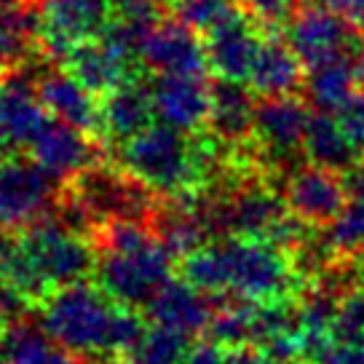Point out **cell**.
Wrapping results in <instances>:
<instances>
[{
  "label": "cell",
  "mask_w": 364,
  "mask_h": 364,
  "mask_svg": "<svg viewBox=\"0 0 364 364\" xmlns=\"http://www.w3.org/2000/svg\"><path fill=\"white\" fill-rule=\"evenodd\" d=\"M185 279L209 295L233 292L236 297L265 303L284 300L297 292V262L284 247L268 239L223 236L182 257Z\"/></svg>",
  "instance_id": "6da1fadb"
},
{
  "label": "cell",
  "mask_w": 364,
  "mask_h": 364,
  "mask_svg": "<svg viewBox=\"0 0 364 364\" xmlns=\"http://www.w3.org/2000/svg\"><path fill=\"white\" fill-rule=\"evenodd\" d=\"M174 252L139 220H113L100 239L97 282L115 303L148 306L161 287L171 282Z\"/></svg>",
  "instance_id": "7a4b0ae2"
},
{
  "label": "cell",
  "mask_w": 364,
  "mask_h": 364,
  "mask_svg": "<svg viewBox=\"0 0 364 364\" xmlns=\"http://www.w3.org/2000/svg\"><path fill=\"white\" fill-rule=\"evenodd\" d=\"M41 303V327L68 351L86 356L115 353V330L124 306L102 287L75 282L54 289Z\"/></svg>",
  "instance_id": "3957f363"
},
{
  "label": "cell",
  "mask_w": 364,
  "mask_h": 364,
  "mask_svg": "<svg viewBox=\"0 0 364 364\" xmlns=\"http://www.w3.org/2000/svg\"><path fill=\"white\" fill-rule=\"evenodd\" d=\"M166 124H150L145 132L132 136L121 148L124 169L148 185L153 193L180 196L188 193L201 180L196 166L193 139Z\"/></svg>",
  "instance_id": "277c9868"
},
{
  "label": "cell",
  "mask_w": 364,
  "mask_h": 364,
  "mask_svg": "<svg viewBox=\"0 0 364 364\" xmlns=\"http://www.w3.org/2000/svg\"><path fill=\"white\" fill-rule=\"evenodd\" d=\"M43 284L54 292L65 284L83 282L97 268V255L68 217L46 215L19 233Z\"/></svg>",
  "instance_id": "5b68a950"
},
{
  "label": "cell",
  "mask_w": 364,
  "mask_h": 364,
  "mask_svg": "<svg viewBox=\"0 0 364 364\" xmlns=\"http://www.w3.org/2000/svg\"><path fill=\"white\" fill-rule=\"evenodd\" d=\"M150 188L134 180L129 171L89 169L75 177V201L80 212L91 220H145L150 212Z\"/></svg>",
  "instance_id": "8992f818"
},
{
  "label": "cell",
  "mask_w": 364,
  "mask_h": 364,
  "mask_svg": "<svg viewBox=\"0 0 364 364\" xmlns=\"http://www.w3.org/2000/svg\"><path fill=\"white\" fill-rule=\"evenodd\" d=\"M57 180L38 161H0V230L27 228L46 217Z\"/></svg>",
  "instance_id": "52a82bcc"
},
{
  "label": "cell",
  "mask_w": 364,
  "mask_h": 364,
  "mask_svg": "<svg viewBox=\"0 0 364 364\" xmlns=\"http://www.w3.org/2000/svg\"><path fill=\"white\" fill-rule=\"evenodd\" d=\"M348 193L351 188L341 177V171L318 164L295 169L284 185V201L289 212L308 225L335 223L338 215L348 206Z\"/></svg>",
  "instance_id": "ba28073f"
},
{
  "label": "cell",
  "mask_w": 364,
  "mask_h": 364,
  "mask_svg": "<svg viewBox=\"0 0 364 364\" xmlns=\"http://www.w3.org/2000/svg\"><path fill=\"white\" fill-rule=\"evenodd\" d=\"M150 100L161 124L180 132H196L209 124L212 113V86L204 75L193 73H159L150 80Z\"/></svg>",
  "instance_id": "9c48e42d"
},
{
  "label": "cell",
  "mask_w": 364,
  "mask_h": 364,
  "mask_svg": "<svg viewBox=\"0 0 364 364\" xmlns=\"http://www.w3.org/2000/svg\"><path fill=\"white\" fill-rule=\"evenodd\" d=\"M107 24V0H46L41 14V41L46 54L65 62L83 41L100 38Z\"/></svg>",
  "instance_id": "30bf717a"
},
{
  "label": "cell",
  "mask_w": 364,
  "mask_h": 364,
  "mask_svg": "<svg viewBox=\"0 0 364 364\" xmlns=\"http://www.w3.org/2000/svg\"><path fill=\"white\" fill-rule=\"evenodd\" d=\"M284 38L297 51V57L311 68L321 59L353 46L356 33H353L351 24L346 22L343 14L314 0V3H306L297 11L289 14Z\"/></svg>",
  "instance_id": "8fae6325"
},
{
  "label": "cell",
  "mask_w": 364,
  "mask_h": 364,
  "mask_svg": "<svg viewBox=\"0 0 364 364\" xmlns=\"http://www.w3.org/2000/svg\"><path fill=\"white\" fill-rule=\"evenodd\" d=\"M311 110L295 94L289 97H262L255 115V139L262 153L276 164H289L306 145Z\"/></svg>",
  "instance_id": "7c38bea8"
},
{
  "label": "cell",
  "mask_w": 364,
  "mask_h": 364,
  "mask_svg": "<svg viewBox=\"0 0 364 364\" xmlns=\"http://www.w3.org/2000/svg\"><path fill=\"white\" fill-rule=\"evenodd\" d=\"M364 89V46L353 43L332 57L311 65L306 73V91L314 107L338 113L343 105Z\"/></svg>",
  "instance_id": "4fadbf2b"
},
{
  "label": "cell",
  "mask_w": 364,
  "mask_h": 364,
  "mask_svg": "<svg viewBox=\"0 0 364 364\" xmlns=\"http://www.w3.org/2000/svg\"><path fill=\"white\" fill-rule=\"evenodd\" d=\"M209 68L223 80H250L255 59L260 54L262 38L255 30V22L247 19V14L239 11L215 30L204 35Z\"/></svg>",
  "instance_id": "5bb4252c"
},
{
  "label": "cell",
  "mask_w": 364,
  "mask_h": 364,
  "mask_svg": "<svg viewBox=\"0 0 364 364\" xmlns=\"http://www.w3.org/2000/svg\"><path fill=\"white\" fill-rule=\"evenodd\" d=\"M139 59L156 73H193L206 75L209 57L196 30L182 22H156L150 27Z\"/></svg>",
  "instance_id": "9a60e30c"
},
{
  "label": "cell",
  "mask_w": 364,
  "mask_h": 364,
  "mask_svg": "<svg viewBox=\"0 0 364 364\" xmlns=\"http://www.w3.org/2000/svg\"><path fill=\"white\" fill-rule=\"evenodd\" d=\"M30 153L33 161H38L54 180L78 177L94 164V145L89 142L86 132L59 118H51L43 126V132L33 139Z\"/></svg>",
  "instance_id": "2e32d148"
},
{
  "label": "cell",
  "mask_w": 364,
  "mask_h": 364,
  "mask_svg": "<svg viewBox=\"0 0 364 364\" xmlns=\"http://www.w3.org/2000/svg\"><path fill=\"white\" fill-rule=\"evenodd\" d=\"M148 316L153 324L182 332L191 338V335H198L209 327V321L215 316V308L209 303V292L198 289L188 279L185 282L171 279L148 303Z\"/></svg>",
  "instance_id": "e0dca14e"
},
{
  "label": "cell",
  "mask_w": 364,
  "mask_h": 364,
  "mask_svg": "<svg viewBox=\"0 0 364 364\" xmlns=\"http://www.w3.org/2000/svg\"><path fill=\"white\" fill-rule=\"evenodd\" d=\"M38 83V97L46 105L51 118L75 126L80 132H97L102 124V105L70 70H51Z\"/></svg>",
  "instance_id": "ac0fdd59"
},
{
  "label": "cell",
  "mask_w": 364,
  "mask_h": 364,
  "mask_svg": "<svg viewBox=\"0 0 364 364\" xmlns=\"http://www.w3.org/2000/svg\"><path fill=\"white\" fill-rule=\"evenodd\" d=\"M65 70H70L94 94H110L113 89L136 78L134 59L118 54L105 41L78 43L65 57Z\"/></svg>",
  "instance_id": "d6986e66"
},
{
  "label": "cell",
  "mask_w": 364,
  "mask_h": 364,
  "mask_svg": "<svg viewBox=\"0 0 364 364\" xmlns=\"http://www.w3.org/2000/svg\"><path fill=\"white\" fill-rule=\"evenodd\" d=\"M303 59L289 46L287 38L268 35L262 38L260 54L255 59V68L250 75V86L260 97H289L306 83Z\"/></svg>",
  "instance_id": "ffe728a7"
},
{
  "label": "cell",
  "mask_w": 364,
  "mask_h": 364,
  "mask_svg": "<svg viewBox=\"0 0 364 364\" xmlns=\"http://www.w3.org/2000/svg\"><path fill=\"white\" fill-rule=\"evenodd\" d=\"M48 121L51 113L38 97V83L19 73L0 83V124L6 126L14 145L30 148Z\"/></svg>",
  "instance_id": "44dd1931"
},
{
  "label": "cell",
  "mask_w": 364,
  "mask_h": 364,
  "mask_svg": "<svg viewBox=\"0 0 364 364\" xmlns=\"http://www.w3.org/2000/svg\"><path fill=\"white\" fill-rule=\"evenodd\" d=\"M255 115L257 102L252 86H241V80H223L212 86V113L209 129L223 145H241L255 136Z\"/></svg>",
  "instance_id": "7402d4cb"
},
{
  "label": "cell",
  "mask_w": 364,
  "mask_h": 364,
  "mask_svg": "<svg viewBox=\"0 0 364 364\" xmlns=\"http://www.w3.org/2000/svg\"><path fill=\"white\" fill-rule=\"evenodd\" d=\"M153 118H156V110H153L150 89L132 80V83H124L110 94H105L100 129L107 134V139L124 145L139 132H145L153 124Z\"/></svg>",
  "instance_id": "603a6c76"
},
{
  "label": "cell",
  "mask_w": 364,
  "mask_h": 364,
  "mask_svg": "<svg viewBox=\"0 0 364 364\" xmlns=\"http://www.w3.org/2000/svg\"><path fill=\"white\" fill-rule=\"evenodd\" d=\"M156 236L169 247L177 257H188L191 252L201 250L209 236L204 217L198 212L196 198L188 193L174 196V204L156 212Z\"/></svg>",
  "instance_id": "cb8c5ba5"
},
{
  "label": "cell",
  "mask_w": 364,
  "mask_h": 364,
  "mask_svg": "<svg viewBox=\"0 0 364 364\" xmlns=\"http://www.w3.org/2000/svg\"><path fill=\"white\" fill-rule=\"evenodd\" d=\"M303 153L311 164L335 171H348L359 164V150L353 148V142L346 136L338 115H330L324 110L311 115Z\"/></svg>",
  "instance_id": "d4e9b609"
},
{
  "label": "cell",
  "mask_w": 364,
  "mask_h": 364,
  "mask_svg": "<svg viewBox=\"0 0 364 364\" xmlns=\"http://www.w3.org/2000/svg\"><path fill=\"white\" fill-rule=\"evenodd\" d=\"M9 364H78V359L57 343L43 327L33 324H14L9 335Z\"/></svg>",
  "instance_id": "484cf974"
},
{
  "label": "cell",
  "mask_w": 364,
  "mask_h": 364,
  "mask_svg": "<svg viewBox=\"0 0 364 364\" xmlns=\"http://www.w3.org/2000/svg\"><path fill=\"white\" fill-rule=\"evenodd\" d=\"M255 316L257 303L239 297L236 303H225L220 311H215L206 332L225 348H255Z\"/></svg>",
  "instance_id": "4316f807"
},
{
  "label": "cell",
  "mask_w": 364,
  "mask_h": 364,
  "mask_svg": "<svg viewBox=\"0 0 364 364\" xmlns=\"http://www.w3.org/2000/svg\"><path fill=\"white\" fill-rule=\"evenodd\" d=\"M188 335L153 324L142 341L124 353V364H188Z\"/></svg>",
  "instance_id": "83f0119b"
},
{
  "label": "cell",
  "mask_w": 364,
  "mask_h": 364,
  "mask_svg": "<svg viewBox=\"0 0 364 364\" xmlns=\"http://www.w3.org/2000/svg\"><path fill=\"white\" fill-rule=\"evenodd\" d=\"M41 30V14L27 6H11L0 11V68L19 62L27 48V38Z\"/></svg>",
  "instance_id": "f1b7e54d"
},
{
  "label": "cell",
  "mask_w": 364,
  "mask_h": 364,
  "mask_svg": "<svg viewBox=\"0 0 364 364\" xmlns=\"http://www.w3.org/2000/svg\"><path fill=\"white\" fill-rule=\"evenodd\" d=\"M171 9L177 22L204 35L241 11L239 0H171Z\"/></svg>",
  "instance_id": "f546056e"
},
{
  "label": "cell",
  "mask_w": 364,
  "mask_h": 364,
  "mask_svg": "<svg viewBox=\"0 0 364 364\" xmlns=\"http://www.w3.org/2000/svg\"><path fill=\"white\" fill-rule=\"evenodd\" d=\"M327 244L338 252H362L364 250V201L353 198L343 209L338 220L327 225Z\"/></svg>",
  "instance_id": "4dcf8cb0"
},
{
  "label": "cell",
  "mask_w": 364,
  "mask_h": 364,
  "mask_svg": "<svg viewBox=\"0 0 364 364\" xmlns=\"http://www.w3.org/2000/svg\"><path fill=\"white\" fill-rule=\"evenodd\" d=\"M332 335H335V341L343 343L364 341V289L346 292L341 297L335 324H332Z\"/></svg>",
  "instance_id": "1f68e13d"
},
{
  "label": "cell",
  "mask_w": 364,
  "mask_h": 364,
  "mask_svg": "<svg viewBox=\"0 0 364 364\" xmlns=\"http://www.w3.org/2000/svg\"><path fill=\"white\" fill-rule=\"evenodd\" d=\"M335 115H338L346 136L353 142V148L359 150V153H364V89L353 100H348V102L343 105Z\"/></svg>",
  "instance_id": "d6a6232c"
},
{
  "label": "cell",
  "mask_w": 364,
  "mask_h": 364,
  "mask_svg": "<svg viewBox=\"0 0 364 364\" xmlns=\"http://www.w3.org/2000/svg\"><path fill=\"white\" fill-rule=\"evenodd\" d=\"M239 6L262 22H279L287 14H292L295 0H239Z\"/></svg>",
  "instance_id": "836d02e7"
},
{
  "label": "cell",
  "mask_w": 364,
  "mask_h": 364,
  "mask_svg": "<svg viewBox=\"0 0 364 364\" xmlns=\"http://www.w3.org/2000/svg\"><path fill=\"white\" fill-rule=\"evenodd\" d=\"M33 300L24 295L19 287H14L9 279L0 276V321L3 318H19L24 314V308L30 306Z\"/></svg>",
  "instance_id": "e575fe53"
},
{
  "label": "cell",
  "mask_w": 364,
  "mask_h": 364,
  "mask_svg": "<svg viewBox=\"0 0 364 364\" xmlns=\"http://www.w3.org/2000/svg\"><path fill=\"white\" fill-rule=\"evenodd\" d=\"M230 351L233 348H225L223 343L206 338V341H198L191 346L188 364H228L230 362Z\"/></svg>",
  "instance_id": "d590c367"
},
{
  "label": "cell",
  "mask_w": 364,
  "mask_h": 364,
  "mask_svg": "<svg viewBox=\"0 0 364 364\" xmlns=\"http://www.w3.org/2000/svg\"><path fill=\"white\" fill-rule=\"evenodd\" d=\"M314 364H364V341L359 343L335 341L330 346V351Z\"/></svg>",
  "instance_id": "8d00e7d4"
},
{
  "label": "cell",
  "mask_w": 364,
  "mask_h": 364,
  "mask_svg": "<svg viewBox=\"0 0 364 364\" xmlns=\"http://www.w3.org/2000/svg\"><path fill=\"white\" fill-rule=\"evenodd\" d=\"M316 3H324L338 14H343L346 22L353 27V33L364 38V0H316Z\"/></svg>",
  "instance_id": "74e56055"
},
{
  "label": "cell",
  "mask_w": 364,
  "mask_h": 364,
  "mask_svg": "<svg viewBox=\"0 0 364 364\" xmlns=\"http://www.w3.org/2000/svg\"><path fill=\"white\" fill-rule=\"evenodd\" d=\"M348 188H351L353 198H362L364 201V164H356L348 177Z\"/></svg>",
  "instance_id": "f35d334b"
},
{
  "label": "cell",
  "mask_w": 364,
  "mask_h": 364,
  "mask_svg": "<svg viewBox=\"0 0 364 364\" xmlns=\"http://www.w3.org/2000/svg\"><path fill=\"white\" fill-rule=\"evenodd\" d=\"M11 136H9V132H6V126L0 124V161L9 159V148H11Z\"/></svg>",
  "instance_id": "ab89813d"
},
{
  "label": "cell",
  "mask_w": 364,
  "mask_h": 364,
  "mask_svg": "<svg viewBox=\"0 0 364 364\" xmlns=\"http://www.w3.org/2000/svg\"><path fill=\"white\" fill-rule=\"evenodd\" d=\"M353 276H356L359 287L364 289V250L356 252V265H353Z\"/></svg>",
  "instance_id": "60d3db41"
},
{
  "label": "cell",
  "mask_w": 364,
  "mask_h": 364,
  "mask_svg": "<svg viewBox=\"0 0 364 364\" xmlns=\"http://www.w3.org/2000/svg\"><path fill=\"white\" fill-rule=\"evenodd\" d=\"M228 364H250V348H233Z\"/></svg>",
  "instance_id": "b9f144b4"
},
{
  "label": "cell",
  "mask_w": 364,
  "mask_h": 364,
  "mask_svg": "<svg viewBox=\"0 0 364 364\" xmlns=\"http://www.w3.org/2000/svg\"><path fill=\"white\" fill-rule=\"evenodd\" d=\"M0 364H9V343L0 335Z\"/></svg>",
  "instance_id": "7bdbcfd3"
},
{
  "label": "cell",
  "mask_w": 364,
  "mask_h": 364,
  "mask_svg": "<svg viewBox=\"0 0 364 364\" xmlns=\"http://www.w3.org/2000/svg\"><path fill=\"white\" fill-rule=\"evenodd\" d=\"M11 6H19V0H0V11L11 9Z\"/></svg>",
  "instance_id": "ee69618b"
},
{
  "label": "cell",
  "mask_w": 364,
  "mask_h": 364,
  "mask_svg": "<svg viewBox=\"0 0 364 364\" xmlns=\"http://www.w3.org/2000/svg\"><path fill=\"white\" fill-rule=\"evenodd\" d=\"M91 364H118V362H113V359H94Z\"/></svg>",
  "instance_id": "f6af8a7d"
},
{
  "label": "cell",
  "mask_w": 364,
  "mask_h": 364,
  "mask_svg": "<svg viewBox=\"0 0 364 364\" xmlns=\"http://www.w3.org/2000/svg\"><path fill=\"white\" fill-rule=\"evenodd\" d=\"M107 3H113V0H107Z\"/></svg>",
  "instance_id": "bcb514c9"
}]
</instances>
